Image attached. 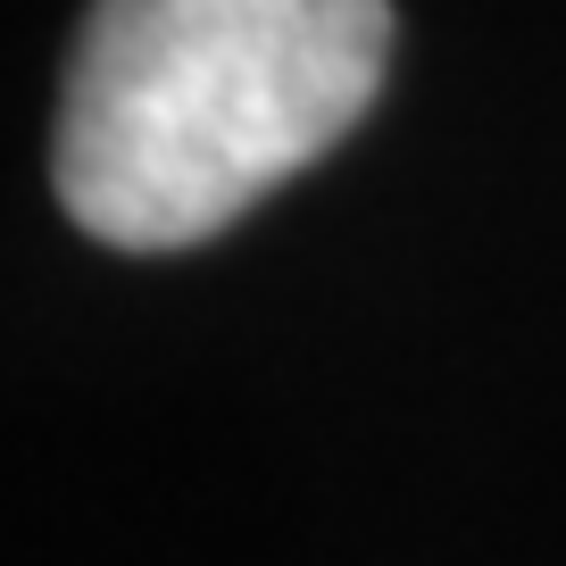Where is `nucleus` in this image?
Masks as SVG:
<instances>
[{"instance_id": "f257e3e1", "label": "nucleus", "mask_w": 566, "mask_h": 566, "mask_svg": "<svg viewBox=\"0 0 566 566\" xmlns=\"http://www.w3.org/2000/svg\"><path fill=\"white\" fill-rule=\"evenodd\" d=\"M391 0H92L51 184L108 250H192L375 108Z\"/></svg>"}]
</instances>
